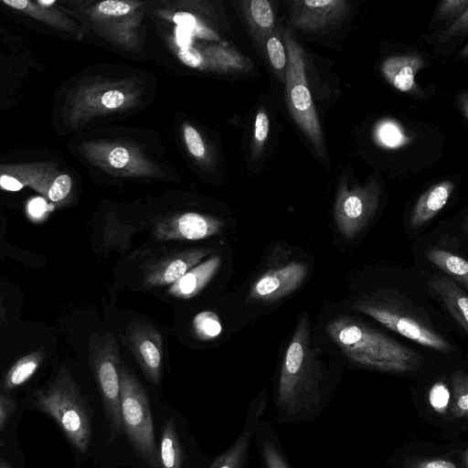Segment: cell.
<instances>
[{
    "instance_id": "6da1fadb",
    "label": "cell",
    "mask_w": 468,
    "mask_h": 468,
    "mask_svg": "<svg viewBox=\"0 0 468 468\" xmlns=\"http://www.w3.org/2000/svg\"><path fill=\"white\" fill-rule=\"evenodd\" d=\"M327 334L345 356L359 366L386 372H406L420 365L418 354L413 350L351 317L337 316L331 320Z\"/></svg>"
},
{
    "instance_id": "7a4b0ae2",
    "label": "cell",
    "mask_w": 468,
    "mask_h": 468,
    "mask_svg": "<svg viewBox=\"0 0 468 468\" xmlns=\"http://www.w3.org/2000/svg\"><path fill=\"white\" fill-rule=\"evenodd\" d=\"M321 378V361L311 344L310 319L304 314L284 353L276 395L279 411L295 415L315 403Z\"/></svg>"
},
{
    "instance_id": "3957f363",
    "label": "cell",
    "mask_w": 468,
    "mask_h": 468,
    "mask_svg": "<svg viewBox=\"0 0 468 468\" xmlns=\"http://www.w3.org/2000/svg\"><path fill=\"white\" fill-rule=\"evenodd\" d=\"M142 95L143 88L134 79H83L64 95L62 122L70 130L80 129L95 118L134 108Z\"/></svg>"
},
{
    "instance_id": "277c9868",
    "label": "cell",
    "mask_w": 468,
    "mask_h": 468,
    "mask_svg": "<svg viewBox=\"0 0 468 468\" xmlns=\"http://www.w3.org/2000/svg\"><path fill=\"white\" fill-rule=\"evenodd\" d=\"M33 405L54 420L71 445L80 453L90 448L92 414L68 367H61L45 387L33 394Z\"/></svg>"
},
{
    "instance_id": "5b68a950",
    "label": "cell",
    "mask_w": 468,
    "mask_h": 468,
    "mask_svg": "<svg viewBox=\"0 0 468 468\" xmlns=\"http://www.w3.org/2000/svg\"><path fill=\"white\" fill-rule=\"evenodd\" d=\"M62 7L84 19L90 27L112 45L126 51H141L144 39V3L105 0L60 1Z\"/></svg>"
},
{
    "instance_id": "8992f818",
    "label": "cell",
    "mask_w": 468,
    "mask_h": 468,
    "mask_svg": "<svg viewBox=\"0 0 468 468\" xmlns=\"http://www.w3.org/2000/svg\"><path fill=\"white\" fill-rule=\"evenodd\" d=\"M283 39L287 54L285 100L290 114L316 154L324 156V135L308 87L304 50L289 28L284 29Z\"/></svg>"
},
{
    "instance_id": "52a82bcc",
    "label": "cell",
    "mask_w": 468,
    "mask_h": 468,
    "mask_svg": "<svg viewBox=\"0 0 468 468\" xmlns=\"http://www.w3.org/2000/svg\"><path fill=\"white\" fill-rule=\"evenodd\" d=\"M120 408L122 431L132 446L150 468H160L147 394L122 362L120 368Z\"/></svg>"
},
{
    "instance_id": "ba28073f",
    "label": "cell",
    "mask_w": 468,
    "mask_h": 468,
    "mask_svg": "<svg viewBox=\"0 0 468 468\" xmlns=\"http://www.w3.org/2000/svg\"><path fill=\"white\" fill-rule=\"evenodd\" d=\"M88 361L97 383L111 441L123 434L120 408V368L122 359L112 333L92 334L88 345Z\"/></svg>"
},
{
    "instance_id": "9c48e42d",
    "label": "cell",
    "mask_w": 468,
    "mask_h": 468,
    "mask_svg": "<svg viewBox=\"0 0 468 468\" xmlns=\"http://www.w3.org/2000/svg\"><path fill=\"white\" fill-rule=\"evenodd\" d=\"M26 186L61 207L71 197L73 179L51 162L0 163V190L17 192Z\"/></svg>"
},
{
    "instance_id": "30bf717a",
    "label": "cell",
    "mask_w": 468,
    "mask_h": 468,
    "mask_svg": "<svg viewBox=\"0 0 468 468\" xmlns=\"http://www.w3.org/2000/svg\"><path fill=\"white\" fill-rule=\"evenodd\" d=\"M79 150L89 164L114 176L157 177L162 174L153 161L132 145L88 140L80 144Z\"/></svg>"
},
{
    "instance_id": "8fae6325",
    "label": "cell",
    "mask_w": 468,
    "mask_h": 468,
    "mask_svg": "<svg viewBox=\"0 0 468 468\" xmlns=\"http://www.w3.org/2000/svg\"><path fill=\"white\" fill-rule=\"evenodd\" d=\"M380 184L377 180L348 187L342 182L338 187L334 218L340 234L348 239L359 235L373 218L380 201Z\"/></svg>"
},
{
    "instance_id": "7c38bea8",
    "label": "cell",
    "mask_w": 468,
    "mask_h": 468,
    "mask_svg": "<svg viewBox=\"0 0 468 468\" xmlns=\"http://www.w3.org/2000/svg\"><path fill=\"white\" fill-rule=\"evenodd\" d=\"M353 307L420 345L441 352L452 350L451 345L441 335L402 307L377 300H360Z\"/></svg>"
},
{
    "instance_id": "4fadbf2b",
    "label": "cell",
    "mask_w": 468,
    "mask_h": 468,
    "mask_svg": "<svg viewBox=\"0 0 468 468\" xmlns=\"http://www.w3.org/2000/svg\"><path fill=\"white\" fill-rule=\"evenodd\" d=\"M120 336L147 380L159 385L163 369V337L160 331L150 323L133 321Z\"/></svg>"
},
{
    "instance_id": "5bb4252c",
    "label": "cell",
    "mask_w": 468,
    "mask_h": 468,
    "mask_svg": "<svg viewBox=\"0 0 468 468\" xmlns=\"http://www.w3.org/2000/svg\"><path fill=\"white\" fill-rule=\"evenodd\" d=\"M307 265L298 260L280 261L269 266L252 282L249 297L253 301L274 302L296 291L305 281Z\"/></svg>"
},
{
    "instance_id": "9a60e30c",
    "label": "cell",
    "mask_w": 468,
    "mask_h": 468,
    "mask_svg": "<svg viewBox=\"0 0 468 468\" xmlns=\"http://www.w3.org/2000/svg\"><path fill=\"white\" fill-rule=\"evenodd\" d=\"M290 22L298 30L322 33L340 24L350 10L345 0H292Z\"/></svg>"
},
{
    "instance_id": "2e32d148",
    "label": "cell",
    "mask_w": 468,
    "mask_h": 468,
    "mask_svg": "<svg viewBox=\"0 0 468 468\" xmlns=\"http://www.w3.org/2000/svg\"><path fill=\"white\" fill-rule=\"evenodd\" d=\"M224 226V221L218 217L184 212L158 219L153 235L158 241L197 240L219 234Z\"/></svg>"
},
{
    "instance_id": "e0dca14e",
    "label": "cell",
    "mask_w": 468,
    "mask_h": 468,
    "mask_svg": "<svg viewBox=\"0 0 468 468\" xmlns=\"http://www.w3.org/2000/svg\"><path fill=\"white\" fill-rule=\"evenodd\" d=\"M210 248L173 250L156 256L143 267L144 284L148 288L172 285L190 269L212 253Z\"/></svg>"
},
{
    "instance_id": "ac0fdd59",
    "label": "cell",
    "mask_w": 468,
    "mask_h": 468,
    "mask_svg": "<svg viewBox=\"0 0 468 468\" xmlns=\"http://www.w3.org/2000/svg\"><path fill=\"white\" fill-rule=\"evenodd\" d=\"M267 403V395L262 390L249 407L247 418L239 436L222 454L218 456L208 468H246L250 444Z\"/></svg>"
},
{
    "instance_id": "d6986e66",
    "label": "cell",
    "mask_w": 468,
    "mask_h": 468,
    "mask_svg": "<svg viewBox=\"0 0 468 468\" xmlns=\"http://www.w3.org/2000/svg\"><path fill=\"white\" fill-rule=\"evenodd\" d=\"M0 4L25 16L41 22L56 30H59L80 40L84 37L83 27L75 22L62 7L51 3L30 0H2Z\"/></svg>"
},
{
    "instance_id": "ffe728a7",
    "label": "cell",
    "mask_w": 468,
    "mask_h": 468,
    "mask_svg": "<svg viewBox=\"0 0 468 468\" xmlns=\"http://www.w3.org/2000/svg\"><path fill=\"white\" fill-rule=\"evenodd\" d=\"M221 264V257L214 255L186 271L167 289L169 295L190 299L197 295L215 276Z\"/></svg>"
},
{
    "instance_id": "44dd1931",
    "label": "cell",
    "mask_w": 468,
    "mask_h": 468,
    "mask_svg": "<svg viewBox=\"0 0 468 468\" xmlns=\"http://www.w3.org/2000/svg\"><path fill=\"white\" fill-rule=\"evenodd\" d=\"M199 49L205 71L235 74L247 72L252 68L249 58L223 44H210Z\"/></svg>"
},
{
    "instance_id": "7402d4cb",
    "label": "cell",
    "mask_w": 468,
    "mask_h": 468,
    "mask_svg": "<svg viewBox=\"0 0 468 468\" xmlns=\"http://www.w3.org/2000/svg\"><path fill=\"white\" fill-rule=\"evenodd\" d=\"M422 67L420 57L401 55L386 58L381 64V71L394 88L406 92L415 87V75Z\"/></svg>"
},
{
    "instance_id": "603a6c76",
    "label": "cell",
    "mask_w": 468,
    "mask_h": 468,
    "mask_svg": "<svg viewBox=\"0 0 468 468\" xmlns=\"http://www.w3.org/2000/svg\"><path fill=\"white\" fill-rule=\"evenodd\" d=\"M453 188L452 182L442 181L425 191L412 209L410 226L420 228L433 218L446 205Z\"/></svg>"
},
{
    "instance_id": "cb8c5ba5",
    "label": "cell",
    "mask_w": 468,
    "mask_h": 468,
    "mask_svg": "<svg viewBox=\"0 0 468 468\" xmlns=\"http://www.w3.org/2000/svg\"><path fill=\"white\" fill-rule=\"evenodd\" d=\"M242 12L256 43L261 47L266 37L276 29L273 8L267 0L242 2Z\"/></svg>"
},
{
    "instance_id": "d4e9b609",
    "label": "cell",
    "mask_w": 468,
    "mask_h": 468,
    "mask_svg": "<svg viewBox=\"0 0 468 468\" xmlns=\"http://www.w3.org/2000/svg\"><path fill=\"white\" fill-rule=\"evenodd\" d=\"M431 284L441 296L447 310L457 324L468 332V297L467 294L451 279L436 278Z\"/></svg>"
},
{
    "instance_id": "484cf974",
    "label": "cell",
    "mask_w": 468,
    "mask_h": 468,
    "mask_svg": "<svg viewBox=\"0 0 468 468\" xmlns=\"http://www.w3.org/2000/svg\"><path fill=\"white\" fill-rule=\"evenodd\" d=\"M45 359V353L37 349L17 359L3 379V388L10 391L27 382L38 370Z\"/></svg>"
},
{
    "instance_id": "4316f807",
    "label": "cell",
    "mask_w": 468,
    "mask_h": 468,
    "mask_svg": "<svg viewBox=\"0 0 468 468\" xmlns=\"http://www.w3.org/2000/svg\"><path fill=\"white\" fill-rule=\"evenodd\" d=\"M158 452L160 468H182V446L172 418L163 428Z\"/></svg>"
},
{
    "instance_id": "83f0119b",
    "label": "cell",
    "mask_w": 468,
    "mask_h": 468,
    "mask_svg": "<svg viewBox=\"0 0 468 468\" xmlns=\"http://www.w3.org/2000/svg\"><path fill=\"white\" fill-rule=\"evenodd\" d=\"M430 261L444 272L461 281L465 286L468 281V263L466 260L447 250L431 248L426 251Z\"/></svg>"
},
{
    "instance_id": "f1b7e54d",
    "label": "cell",
    "mask_w": 468,
    "mask_h": 468,
    "mask_svg": "<svg viewBox=\"0 0 468 468\" xmlns=\"http://www.w3.org/2000/svg\"><path fill=\"white\" fill-rule=\"evenodd\" d=\"M261 48L265 49L269 62L279 80L284 81L287 68V54L277 29L266 37Z\"/></svg>"
},
{
    "instance_id": "f546056e",
    "label": "cell",
    "mask_w": 468,
    "mask_h": 468,
    "mask_svg": "<svg viewBox=\"0 0 468 468\" xmlns=\"http://www.w3.org/2000/svg\"><path fill=\"white\" fill-rule=\"evenodd\" d=\"M195 335L202 341L218 338L222 332V324L218 315L210 310L197 313L192 320Z\"/></svg>"
},
{
    "instance_id": "4dcf8cb0",
    "label": "cell",
    "mask_w": 468,
    "mask_h": 468,
    "mask_svg": "<svg viewBox=\"0 0 468 468\" xmlns=\"http://www.w3.org/2000/svg\"><path fill=\"white\" fill-rule=\"evenodd\" d=\"M376 142L386 148H398L409 142L408 136L403 133L401 127L392 121L379 122L374 131Z\"/></svg>"
},
{
    "instance_id": "1f68e13d",
    "label": "cell",
    "mask_w": 468,
    "mask_h": 468,
    "mask_svg": "<svg viewBox=\"0 0 468 468\" xmlns=\"http://www.w3.org/2000/svg\"><path fill=\"white\" fill-rule=\"evenodd\" d=\"M183 139L188 153L194 159L203 164L209 161L206 143L195 126L187 122L184 123Z\"/></svg>"
},
{
    "instance_id": "d6a6232c",
    "label": "cell",
    "mask_w": 468,
    "mask_h": 468,
    "mask_svg": "<svg viewBox=\"0 0 468 468\" xmlns=\"http://www.w3.org/2000/svg\"><path fill=\"white\" fill-rule=\"evenodd\" d=\"M270 121L266 111L259 109L255 115L253 136L251 143V156L257 159L261 154L269 135Z\"/></svg>"
},
{
    "instance_id": "836d02e7",
    "label": "cell",
    "mask_w": 468,
    "mask_h": 468,
    "mask_svg": "<svg viewBox=\"0 0 468 468\" xmlns=\"http://www.w3.org/2000/svg\"><path fill=\"white\" fill-rule=\"evenodd\" d=\"M260 449L265 468H289L281 452L271 441H262Z\"/></svg>"
},
{
    "instance_id": "e575fe53",
    "label": "cell",
    "mask_w": 468,
    "mask_h": 468,
    "mask_svg": "<svg viewBox=\"0 0 468 468\" xmlns=\"http://www.w3.org/2000/svg\"><path fill=\"white\" fill-rule=\"evenodd\" d=\"M176 55L186 66L203 70V58L198 48L186 45L176 48Z\"/></svg>"
},
{
    "instance_id": "d590c367",
    "label": "cell",
    "mask_w": 468,
    "mask_h": 468,
    "mask_svg": "<svg viewBox=\"0 0 468 468\" xmlns=\"http://www.w3.org/2000/svg\"><path fill=\"white\" fill-rule=\"evenodd\" d=\"M453 386L455 390L456 406L459 414L466 415L468 410L467 378L463 374L454 377Z\"/></svg>"
},
{
    "instance_id": "8d00e7d4",
    "label": "cell",
    "mask_w": 468,
    "mask_h": 468,
    "mask_svg": "<svg viewBox=\"0 0 468 468\" xmlns=\"http://www.w3.org/2000/svg\"><path fill=\"white\" fill-rule=\"evenodd\" d=\"M449 391L442 383H436L430 391V401L436 410H442L449 401Z\"/></svg>"
},
{
    "instance_id": "74e56055",
    "label": "cell",
    "mask_w": 468,
    "mask_h": 468,
    "mask_svg": "<svg viewBox=\"0 0 468 468\" xmlns=\"http://www.w3.org/2000/svg\"><path fill=\"white\" fill-rule=\"evenodd\" d=\"M17 407L16 401L10 396L0 393V432Z\"/></svg>"
},
{
    "instance_id": "f35d334b",
    "label": "cell",
    "mask_w": 468,
    "mask_h": 468,
    "mask_svg": "<svg viewBox=\"0 0 468 468\" xmlns=\"http://www.w3.org/2000/svg\"><path fill=\"white\" fill-rule=\"evenodd\" d=\"M467 0H445L439 6L440 16L451 17L462 14L467 8Z\"/></svg>"
},
{
    "instance_id": "ab89813d",
    "label": "cell",
    "mask_w": 468,
    "mask_h": 468,
    "mask_svg": "<svg viewBox=\"0 0 468 468\" xmlns=\"http://www.w3.org/2000/svg\"><path fill=\"white\" fill-rule=\"evenodd\" d=\"M468 22V8L464 9L462 14L458 16L455 22L448 28L447 31L442 35V39L447 40L455 34H459L462 30H467Z\"/></svg>"
},
{
    "instance_id": "60d3db41",
    "label": "cell",
    "mask_w": 468,
    "mask_h": 468,
    "mask_svg": "<svg viewBox=\"0 0 468 468\" xmlns=\"http://www.w3.org/2000/svg\"><path fill=\"white\" fill-rule=\"evenodd\" d=\"M418 468H456V466L449 461L434 459L420 463Z\"/></svg>"
},
{
    "instance_id": "b9f144b4",
    "label": "cell",
    "mask_w": 468,
    "mask_h": 468,
    "mask_svg": "<svg viewBox=\"0 0 468 468\" xmlns=\"http://www.w3.org/2000/svg\"><path fill=\"white\" fill-rule=\"evenodd\" d=\"M460 105L461 107H463V113H464V116L465 118H467V112H468V107H467V103H468V101H467V94L466 93H463V95L460 96Z\"/></svg>"
},
{
    "instance_id": "7bdbcfd3",
    "label": "cell",
    "mask_w": 468,
    "mask_h": 468,
    "mask_svg": "<svg viewBox=\"0 0 468 468\" xmlns=\"http://www.w3.org/2000/svg\"><path fill=\"white\" fill-rule=\"evenodd\" d=\"M0 468H12L11 463L5 459H0Z\"/></svg>"
}]
</instances>
